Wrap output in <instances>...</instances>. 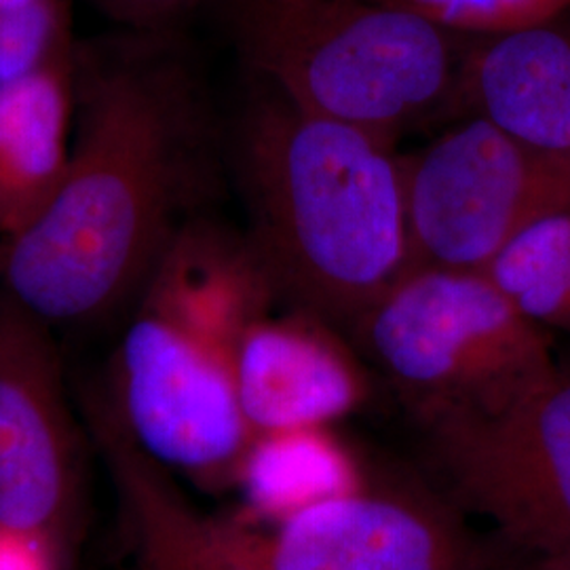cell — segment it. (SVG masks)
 <instances>
[{
	"mask_svg": "<svg viewBox=\"0 0 570 570\" xmlns=\"http://www.w3.org/2000/svg\"><path fill=\"white\" fill-rule=\"evenodd\" d=\"M165 35L77 42L63 176L41 212L0 242V292L51 332L127 313L190 220L199 122Z\"/></svg>",
	"mask_w": 570,
	"mask_h": 570,
	"instance_id": "obj_1",
	"label": "cell"
},
{
	"mask_svg": "<svg viewBox=\"0 0 570 570\" xmlns=\"http://www.w3.org/2000/svg\"><path fill=\"white\" fill-rule=\"evenodd\" d=\"M277 303L247 233L190 218L127 311L104 412L174 478L237 487L254 438L237 400L235 351L247 324Z\"/></svg>",
	"mask_w": 570,
	"mask_h": 570,
	"instance_id": "obj_2",
	"label": "cell"
},
{
	"mask_svg": "<svg viewBox=\"0 0 570 570\" xmlns=\"http://www.w3.org/2000/svg\"><path fill=\"white\" fill-rule=\"evenodd\" d=\"M366 131L287 102L263 82L245 108L237 164L279 301L351 330L410 263L404 161Z\"/></svg>",
	"mask_w": 570,
	"mask_h": 570,
	"instance_id": "obj_3",
	"label": "cell"
},
{
	"mask_svg": "<svg viewBox=\"0 0 570 570\" xmlns=\"http://www.w3.org/2000/svg\"><path fill=\"white\" fill-rule=\"evenodd\" d=\"M261 81L308 115L395 142L454 96L468 35L376 0H230Z\"/></svg>",
	"mask_w": 570,
	"mask_h": 570,
	"instance_id": "obj_4",
	"label": "cell"
},
{
	"mask_svg": "<svg viewBox=\"0 0 570 570\" xmlns=\"http://www.w3.org/2000/svg\"><path fill=\"white\" fill-rule=\"evenodd\" d=\"M348 334L410 423L508 406L558 364L551 332L482 271L412 268Z\"/></svg>",
	"mask_w": 570,
	"mask_h": 570,
	"instance_id": "obj_5",
	"label": "cell"
},
{
	"mask_svg": "<svg viewBox=\"0 0 570 570\" xmlns=\"http://www.w3.org/2000/svg\"><path fill=\"white\" fill-rule=\"evenodd\" d=\"M412 428L431 489L505 548L570 567V362L508 406Z\"/></svg>",
	"mask_w": 570,
	"mask_h": 570,
	"instance_id": "obj_6",
	"label": "cell"
},
{
	"mask_svg": "<svg viewBox=\"0 0 570 570\" xmlns=\"http://www.w3.org/2000/svg\"><path fill=\"white\" fill-rule=\"evenodd\" d=\"M404 180L407 271H484L524 228L569 209L570 150L471 117L404 161Z\"/></svg>",
	"mask_w": 570,
	"mask_h": 570,
	"instance_id": "obj_7",
	"label": "cell"
},
{
	"mask_svg": "<svg viewBox=\"0 0 570 570\" xmlns=\"http://www.w3.org/2000/svg\"><path fill=\"white\" fill-rule=\"evenodd\" d=\"M249 570H489L503 550L425 480L317 499L271 527L220 520Z\"/></svg>",
	"mask_w": 570,
	"mask_h": 570,
	"instance_id": "obj_8",
	"label": "cell"
},
{
	"mask_svg": "<svg viewBox=\"0 0 570 570\" xmlns=\"http://www.w3.org/2000/svg\"><path fill=\"white\" fill-rule=\"evenodd\" d=\"M53 334L0 292V527L70 553L81 537L85 463Z\"/></svg>",
	"mask_w": 570,
	"mask_h": 570,
	"instance_id": "obj_9",
	"label": "cell"
},
{
	"mask_svg": "<svg viewBox=\"0 0 570 570\" xmlns=\"http://www.w3.org/2000/svg\"><path fill=\"white\" fill-rule=\"evenodd\" d=\"M235 389L252 438L330 429L366 404L367 374L338 330L301 308L252 320L235 351Z\"/></svg>",
	"mask_w": 570,
	"mask_h": 570,
	"instance_id": "obj_10",
	"label": "cell"
},
{
	"mask_svg": "<svg viewBox=\"0 0 570 570\" xmlns=\"http://www.w3.org/2000/svg\"><path fill=\"white\" fill-rule=\"evenodd\" d=\"M454 98L527 142L570 150V11L475 37L459 66Z\"/></svg>",
	"mask_w": 570,
	"mask_h": 570,
	"instance_id": "obj_11",
	"label": "cell"
},
{
	"mask_svg": "<svg viewBox=\"0 0 570 570\" xmlns=\"http://www.w3.org/2000/svg\"><path fill=\"white\" fill-rule=\"evenodd\" d=\"M94 428L121 503L134 570H249L230 550L220 520L188 503L174 475L136 449L104 410Z\"/></svg>",
	"mask_w": 570,
	"mask_h": 570,
	"instance_id": "obj_12",
	"label": "cell"
},
{
	"mask_svg": "<svg viewBox=\"0 0 570 570\" xmlns=\"http://www.w3.org/2000/svg\"><path fill=\"white\" fill-rule=\"evenodd\" d=\"M72 127L75 53L0 87V242L20 233L56 193Z\"/></svg>",
	"mask_w": 570,
	"mask_h": 570,
	"instance_id": "obj_13",
	"label": "cell"
},
{
	"mask_svg": "<svg viewBox=\"0 0 570 570\" xmlns=\"http://www.w3.org/2000/svg\"><path fill=\"white\" fill-rule=\"evenodd\" d=\"M362 484L327 429H303L252 442L237 489L252 515L277 522L308 503Z\"/></svg>",
	"mask_w": 570,
	"mask_h": 570,
	"instance_id": "obj_14",
	"label": "cell"
},
{
	"mask_svg": "<svg viewBox=\"0 0 570 570\" xmlns=\"http://www.w3.org/2000/svg\"><path fill=\"white\" fill-rule=\"evenodd\" d=\"M482 273L530 322L570 334V207L524 228Z\"/></svg>",
	"mask_w": 570,
	"mask_h": 570,
	"instance_id": "obj_15",
	"label": "cell"
},
{
	"mask_svg": "<svg viewBox=\"0 0 570 570\" xmlns=\"http://www.w3.org/2000/svg\"><path fill=\"white\" fill-rule=\"evenodd\" d=\"M414 11L452 32L490 37L570 11V0H376Z\"/></svg>",
	"mask_w": 570,
	"mask_h": 570,
	"instance_id": "obj_16",
	"label": "cell"
},
{
	"mask_svg": "<svg viewBox=\"0 0 570 570\" xmlns=\"http://www.w3.org/2000/svg\"><path fill=\"white\" fill-rule=\"evenodd\" d=\"M104 16L125 30L167 32L174 21L184 18L202 0H91Z\"/></svg>",
	"mask_w": 570,
	"mask_h": 570,
	"instance_id": "obj_17",
	"label": "cell"
},
{
	"mask_svg": "<svg viewBox=\"0 0 570 570\" xmlns=\"http://www.w3.org/2000/svg\"><path fill=\"white\" fill-rule=\"evenodd\" d=\"M68 556L49 539L0 527V570H66Z\"/></svg>",
	"mask_w": 570,
	"mask_h": 570,
	"instance_id": "obj_18",
	"label": "cell"
},
{
	"mask_svg": "<svg viewBox=\"0 0 570 570\" xmlns=\"http://www.w3.org/2000/svg\"><path fill=\"white\" fill-rule=\"evenodd\" d=\"M489 570H570V567L553 562L548 558L510 550V548L503 546V550L497 556V560L490 564Z\"/></svg>",
	"mask_w": 570,
	"mask_h": 570,
	"instance_id": "obj_19",
	"label": "cell"
},
{
	"mask_svg": "<svg viewBox=\"0 0 570 570\" xmlns=\"http://www.w3.org/2000/svg\"><path fill=\"white\" fill-rule=\"evenodd\" d=\"M37 2H41V0H0V26Z\"/></svg>",
	"mask_w": 570,
	"mask_h": 570,
	"instance_id": "obj_20",
	"label": "cell"
}]
</instances>
